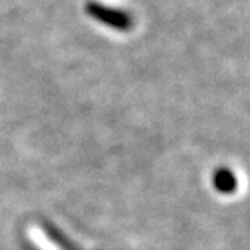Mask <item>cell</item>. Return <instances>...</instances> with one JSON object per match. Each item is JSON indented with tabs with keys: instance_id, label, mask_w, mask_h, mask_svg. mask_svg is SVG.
<instances>
[{
	"instance_id": "6da1fadb",
	"label": "cell",
	"mask_w": 250,
	"mask_h": 250,
	"mask_svg": "<svg viewBox=\"0 0 250 250\" xmlns=\"http://www.w3.org/2000/svg\"><path fill=\"white\" fill-rule=\"evenodd\" d=\"M88 12L91 13V17L98 18L99 21L111 24V26L117 28V29H127L130 26V18L125 13L117 12V10L106 8L98 3H89Z\"/></svg>"
},
{
	"instance_id": "7a4b0ae2",
	"label": "cell",
	"mask_w": 250,
	"mask_h": 250,
	"mask_svg": "<svg viewBox=\"0 0 250 250\" xmlns=\"http://www.w3.org/2000/svg\"><path fill=\"white\" fill-rule=\"evenodd\" d=\"M216 184H218V187L224 190V192H228V190H231L234 187V181L231 179V174L229 172H221L218 176L216 179Z\"/></svg>"
}]
</instances>
